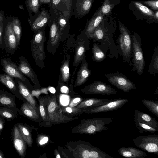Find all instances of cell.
Listing matches in <instances>:
<instances>
[{"mask_svg":"<svg viewBox=\"0 0 158 158\" xmlns=\"http://www.w3.org/2000/svg\"><path fill=\"white\" fill-rule=\"evenodd\" d=\"M69 158H114L91 143L82 140L67 143L66 149Z\"/></svg>","mask_w":158,"mask_h":158,"instance_id":"cell-1","label":"cell"},{"mask_svg":"<svg viewBox=\"0 0 158 158\" xmlns=\"http://www.w3.org/2000/svg\"><path fill=\"white\" fill-rule=\"evenodd\" d=\"M113 121L111 118H101L84 119L79 124L72 128L71 132L74 134H95L108 129L106 125Z\"/></svg>","mask_w":158,"mask_h":158,"instance_id":"cell-2","label":"cell"},{"mask_svg":"<svg viewBox=\"0 0 158 158\" xmlns=\"http://www.w3.org/2000/svg\"><path fill=\"white\" fill-rule=\"evenodd\" d=\"M118 25L120 34L116 41L118 54L122 57L124 62L132 66V45L129 31L120 21Z\"/></svg>","mask_w":158,"mask_h":158,"instance_id":"cell-3","label":"cell"},{"mask_svg":"<svg viewBox=\"0 0 158 158\" xmlns=\"http://www.w3.org/2000/svg\"><path fill=\"white\" fill-rule=\"evenodd\" d=\"M89 38L94 42H97L106 45L110 51L107 55L109 58H118L119 55L112 31H109L108 29H105L99 24Z\"/></svg>","mask_w":158,"mask_h":158,"instance_id":"cell-4","label":"cell"},{"mask_svg":"<svg viewBox=\"0 0 158 158\" xmlns=\"http://www.w3.org/2000/svg\"><path fill=\"white\" fill-rule=\"evenodd\" d=\"M47 108L48 118L52 126L66 123L78 119L77 117H69L63 114L59 104L57 102L55 94L48 97Z\"/></svg>","mask_w":158,"mask_h":158,"instance_id":"cell-5","label":"cell"},{"mask_svg":"<svg viewBox=\"0 0 158 158\" xmlns=\"http://www.w3.org/2000/svg\"><path fill=\"white\" fill-rule=\"evenodd\" d=\"M132 45V72L136 71L139 76L142 75L145 65V61L142 48L141 37L134 33L131 35Z\"/></svg>","mask_w":158,"mask_h":158,"instance_id":"cell-6","label":"cell"},{"mask_svg":"<svg viewBox=\"0 0 158 158\" xmlns=\"http://www.w3.org/2000/svg\"><path fill=\"white\" fill-rule=\"evenodd\" d=\"M133 143L143 150L158 155V135H140L133 139Z\"/></svg>","mask_w":158,"mask_h":158,"instance_id":"cell-7","label":"cell"},{"mask_svg":"<svg viewBox=\"0 0 158 158\" xmlns=\"http://www.w3.org/2000/svg\"><path fill=\"white\" fill-rule=\"evenodd\" d=\"M104 76L110 84L123 92H129L136 88L135 85L121 73H110Z\"/></svg>","mask_w":158,"mask_h":158,"instance_id":"cell-8","label":"cell"},{"mask_svg":"<svg viewBox=\"0 0 158 158\" xmlns=\"http://www.w3.org/2000/svg\"><path fill=\"white\" fill-rule=\"evenodd\" d=\"M43 27L36 31L37 32L32 40L31 51L35 61L43 62L45 57L44 50L45 35Z\"/></svg>","mask_w":158,"mask_h":158,"instance_id":"cell-9","label":"cell"},{"mask_svg":"<svg viewBox=\"0 0 158 158\" xmlns=\"http://www.w3.org/2000/svg\"><path fill=\"white\" fill-rule=\"evenodd\" d=\"M80 91L85 94L108 95L115 94L117 92L110 85L97 80L86 86Z\"/></svg>","mask_w":158,"mask_h":158,"instance_id":"cell-10","label":"cell"},{"mask_svg":"<svg viewBox=\"0 0 158 158\" xmlns=\"http://www.w3.org/2000/svg\"><path fill=\"white\" fill-rule=\"evenodd\" d=\"M128 102L125 98L115 99L102 105L83 109V112L93 114L112 111L121 108Z\"/></svg>","mask_w":158,"mask_h":158,"instance_id":"cell-11","label":"cell"},{"mask_svg":"<svg viewBox=\"0 0 158 158\" xmlns=\"http://www.w3.org/2000/svg\"><path fill=\"white\" fill-rule=\"evenodd\" d=\"M30 17L28 21L33 31L39 30L46 26L51 18V15L48 11L42 8L41 11L33 16L29 14Z\"/></svg>","mask_w":158,"mask_h":158,"instance_id":"cell-12","label":"cell"},{"mask_svg":"<svg viewBox=\"0 0 158 158\" xmlns=\"http://www.w3.org/2000/svg\"><path fill=\"white\" fill-rule=\"evenodd\" d=\"M73 0H51L49 5L53 10L70 17Z\"/></svg>","mask_w":158,"mask_h":158,"instance_id":"cell-13","label":"cell"},{"mask_svg":"<svg viewBox=\"0 0 158 158\" xmlns=\"http://www.w3.org/2000/svg\"><path fill=\"white\" fill-rule=\"evenodd\" d=\"M108 50V48L105 44L94 42L92 48L93 61L101 62L103 61L107 56Z\"/></svg>","mask_w":158,"mask_h":158,"instance_id":"cell-14","label":"cell"},{"mask_svg":"<svg viewBox=\"0 0 158 158\" xmlns=\"http://www.w3.org/2000/svg\"><path fill=\"white\" fill-rule=\"evenodd\" d=\"M91 74V71L88 68L87 61L85 60H83L77 73L74 87H77L83 85L86 81Z\"/></svg>","mask_w":158,"mask_h":158,"instance_id":"cell-15","label":"cell"},{"mask_svg":"<svg viewBox=\"0 0 158 158\" xmlns=\"http://www.w3.org/2000/svg\"><path fill=\"white\" fill-rule=\"evenodd\" d=\"M51 15V18L48 23L50 25V39L51 44L55 45L58 42L60 34L56 18L52 12Z\"/></svg>","mask_w":158,"mask_h":158,"instance_id":"cell-16","label":"cell"},{"mask_svg":"<svg viewBox=\"0 0 158 158\" xmlns=\"http://www.w3.org/2000/svg\"><path fill=\"white\" fill-rule=\"evenodd\" d=\"M26 143L18 128L15 126L13 129V144L16 150L21 156H23L25 153Z\"/></svg>","mask_w":158,"mask_h":158,"instance_id":"cell-17","label":"cell"},{"mask_svg":"<svg viewBox=\"0 0 158 158\" xmlns=\"http://www.w3.org/2000/svg\"><path fill=\"white\" fill-rule=\"evenodd\" d=\"M2 63L5 71L11 77L19 78L23 81L26 80L25 77L19 71L18 67L14 63L5 59L2 60Z\"/></svg>","mask_w":158,"mask_h":158,"instance_id":"cell-18","label":"cell"},{"mask_svg":"<svg viewBox=\"0 0 158 158\" xmlns=\"http://www.w3.org/2000/svg\"><path fill=\"white\" fill-rule=\"evenodd\" d=\"M113 100L107 98H89L81 102L76 107L82 109H85L104 105Z\"/></svg>","mask_w":158,"mask_h":158,"instance_id":"cell-19","label":"cell"},{"mask_svg":"<svg viewBox=\"0 0 158 158\" xmlns=\"http://www.w3.org/2000/svg\"><path fill=\"white\" fill-rule=\"evenodd\" d=\"M118 152L122 156L127 158H143L147 156L143 151L132 147H121Z\"/></svg>","mask_w":158,"mask_h":158,"instance_id":"cell-20","label":"cell"},{"mask_svg":"<svg viewBox=\"0 0 158 158\" xmlns=\"http://www.w3.org/2000/svg\"><path fill=\"white\" fill-rule=\"evenodd\" d=\"M4 40L6 47L9 49L13 50L16 47V40L12 28L11 21L9 22L6 27Z\"/></svg>","mask_w":158,"mask_h":158,"instance_id":"cell-21","label":"cell"},{"mask_svg":"<svg viewBox=\"0 0 158 158\" xmlns=\"http://www.w3.org/2000/svg\"><path fill=\"white\" fill-rule=\"evenodd\" d=\"M134 118L158 131V121L150 115L137 110L134 111Z\"/></svg>","mask_w":158,"mask_h":158,"instance_id":"cell-22","label":"cell"},{"mask_svg":"<svg viewBox=\"0 0 158 158\" xmlns=\"http://www.w3.org/2000/svg\"><path fill=\"white\" fill-rule=\"evenodd\" d=\"M39 111L45 127L52 126L48 114L47 104L48 97L43 96L39 99Z\"/></svg>","mask_w":158,"mask_h":158,"instance_id":"cell-23","label":"cell"},{"mask_svg":"<svg viewBox=\"0 0 158 158\" xmlns=\"http://www.w3.org/2000/svg\"><path fill=\"white\" fill-rule=\"evenodd\" d=\"M18 68L21 73L27 76L35 84H39L35 73L27 62L23 60L21 61Z\"/></svg>","mask_w":158,"mask_h":158,"instance_id":"cell-24","label":"cell"},{"mask_svg":"<svg viewBox=\"0 0 158 158\" xmlns=\"http://www.w3.org/2000/svg\"><path fill=\"white\" fill-rule=\"evenodd\" d=\"M18 87L19 92L22 96L39 113V111L35 101L31 95L26 87L21 81H18Z\"/></svg>","mask_w":158,"mask_h":158,"instance_id":"cell-25","label":"cell"},{"mask_svg":"<svg viewBox=\"0 0 158 158\" xmlns=\"http://www.w3.org/2000/svg\"><path fill=\"white\" fill-rule=\"evenodd\" d=\"M93 1V0H77L75 7L78 14L83 15L88 13L91 9Z\"/></svg>","mask_w":158,"mask_h":158,"instance_id":"cell-26","label":"cell"},{"mask_svg":"<svg viewBox=\"0 0 158 158\" xmlns=\"http://www.w3.org/2000/svg\"><path fill=\"white\" fill-rule=\"evenodd\" d=\"M103 15H93L88 25L85 34L89 38L93 34L95 29L99 25L103 18Z\"/></svg>","mask_w":158,"mask_h":158,"instance_id":"cell-27","label":"cell"},{"mask_svg":"<svg viewBox=\"0 0 158 158\" xmlns=\"http://www.w3.org/2000/svg\"><path fill=\"white\" fill-rule=\"evenodd\" d=\"M21 110L24 115L31 119L36 121L40 120L39 113L29 102L24 103L21 107Z\"/></svg>","mask_w":158,"mask_h":158,"instance_id":"cell-28","label":"cell"},{"mask_svg":"<svg viewBox=\"0 0 158 158\" xmlns=\"http://www.w3.org/2000/svg\"><path fill=\"white\" fill-rule=\"evenodd\" d=\"M85 42V41L82 42L81 43L79 44L77 47L74 59V66L77 65L80 62L85 60V53L86 51V47L84 45Z\"/></svg>","mask_w":158,"mask_h":158,"instance_id":"cell-29","label":"cell"},{"mask_svg":"<svg viewBox=\"0 0 158 158\" xmlns=\"http://www.w3.org/2000/svg\"><path fill=\"white\" fill-rule=\"evenodd\" d=\"M148 72L153 76L158 73V46H156L154 49L152 59L148 67Z\"/></svg>","mask_w":158,"mask_h":158,"instance_id":"cell-30","label":"cell"},{"mask_svg":"<svg viewBox=\"0 0 158 158\" xmlns=\"http://www.w3.org/2000/svg\"><path fill=\"white\" fill-rule=\"evenodd\" d=\"M60 109L63 114L67 116L72 117L77 116L82 114L83 109L78 108L76 106L71 107L69 106H64L59 104Z\"/></svg>","mask_w":158,"mask_h":158,"instance_id":"cell-31","label":"cell"},{"mask_svg":"<svg viewBox=\"0 0 158 158\" xmlns=\"http://www.w3.org/2000/svg\"><path fill=\"white\" fill-rule=\"evenodd\" d=\"M12 22V28L15 33L17 45H19L21 33V26L19 19L17 17H13Z\"/></svg>","mask_w":158,"mask_h":158,"instance_id":"cell-32","label":"cell"},{"mask_svg":"<svg viewBox=\"0 0 158 158\" xmlns=\"http://www.w3.org/2000/svg\"><path fill=\"white\" fill-rule=\"evenodd\" d=\"M18 128L26 143L29 147H31L32 145L33 141L29 130L25 126L20 124L18 125Z\"/></svg>","mask_w":158,"mask_h":158,"instance_id":"cell-33","label":"cell"},{"mask_svg":"<svg viewBox=\"0 0 158 158\" xmlns=\"http://www.w3.org/2000/svg\"><path fill=\"white\" fill-rule=\"evenodd\" d=\"M134 120L135 126L139 130L138 132L140 134H143L144 132L154 133L158 131L156 129L138 121L135 118H134Z\"/></svg>","mask_w":158,"mask_h":158,"instance_id":"cell-34","label":"cell"},{"mask_svg":"<svg viewBox=\"0 0 158 158\" xmlns=\"http://www.w3.org/2000/svg\"><path fill=\"white\" fill-rule=\"evenodd\" d=\"M113 5L110 0H104L103 3L100 8L94 14V15H102L108 14L113 8Z\"/></svg>","mask_w":158,"mask_h":158,"instance_id":"cell-35","label":"cell"},{"mask_svg":"<svg viewBox=\"0 0 158 158\" xmlns=\"http://www.w3.org/2000/svg\"><path fill=\"white\" fill-rule=\"evenodd\" d=\"M26 7L29 14L32 13L35 14L38 13L40 6V0H26Z\"/></svg>","mask_w":158,"mask_h":158,"instance_id":"cell-36","label":"cell"},{"mask_svg":"<svg viewBox=\"0 0 158 158\" xmlns=\"http://www.w3.org/2000/svg\"><path fill=\"white\" fill-rule=\"evenodd\" d=\"M141 102L150 112L158 117V103L157 99L155 101L143 99Z\"/></svg>","mask_w":158,"mask_h":158,"instance_id":"cell-37","label":"cell"},{"mask_svg":"<svg viewBox=\"0 0 158 158\" xmlns=\"http://www.w3.org/2000/svg\"><path fill=\"white\" fill-rule=\"evenodd\" d=\"M69 58H67L60 68L61 78L62 81L65 83H67L68 82L70 76L69 67Z\"/></svg>","mask_w":158,"mask_h":158,"instance_id":"cell-38","label":"cell"},{"mask_svg":"<svg viewBox=\"0 0 158 158\" xmlns=\"http://www.w3.org/2000/svg\"><path fill=\"white\" fill-rule=\"evenodd\" d=\"M0 82L10 89L14 90L16 89L14 82L8 75L0 74Z\"/></svg>","mask_w":158,"mask_h":158,"instance_id":"cell-39","label":"cell"},{"mask_svg":"<svg viewBox=\"0 0 158 158\" xmlns=\"http://www.w3.org/2000/svg\"><path fill=\"white\" fill-rule=\"evenodd\" d=\"M135 7L144 15L151 18H154V13L141 3L137 2H133Z\"/></svg>","mask_w":158,"mask_h":158,"instance_id":"cell-40","label":"cell"},{"mask_svg":"<svg viewBox=\"0 0 158 158\" xmlns=\"http://www.w3.org/2000/svg\"><path fill=\"white\" fill-rule=\"evenodd\" d=\"M0 102L3 105L9 107L15 106V103L12 99L4 94L0 95Z\"/></svg>","mask_w":158,"mask_h":158,"instance_id":"cell-41","label":"cell"},{"mask_svg":"<svg viewBox=\"0 0 158 158\" xmlns=\"http://www.w3.org/2000/svg\"><path fill=\"white\" fill-rule=\"evenodd\" d=\"M143 3L149 6L154 10H158V0H150L141 1Z\"/></svg>","mask_w":158,"mask_h":158,"instance_id":"cell-42","label":"cell"},{"mask_svg":"<svg viewBox=\"0 0 158 158\" xmlns=\"http://www.w3.org/2000/svg\"><path fill=\"white\" fill-rule=\"evenodd\" d=\"M0 115L6 118H11L14 116V114L10 111L4 108H0Z\"/></svg>","mask_w":158,"mask_h":158,"instance_id":"cell-43","label":"cell"},{"mask_svg":"<svg viewBox=\"0 0 158 158\" xmlns=\"http://www.w3.org/2000/svg\"><path fill=\"white\" fill-rule=\"evenodd\" d=\"M82 100V99L79 98L73 99L70 102L69 106L71 107H75L81 102Z\"/></svg>","mask_w":158,"mask_h":158,"instance_id":"cell-44","label":"cell"},{"mask_svg":"<svg viewBox=\"0 0 158 158\" xmlns=\"http://www.w3.org/2000/svg\"><path fill=\"white\" fill-rule=\"evenodd\" d=\"M58 151L60 152V154L63 156V157L64 158H69L68 154L65 150L63 149L61 147L59 146H58Z\"/></svg>","mask_w":158,"mask_h":158,"instance_id":"cell-45","label":"cell"},{"mask_svg":"<svg viewBox=\"0 0 158 158\" xmlns=\"http://www.w3.org/2000/svg\"><path fill=\"white\" fill-rule=\"evenodd\" d=\"M3 28V21L0 22V45L2 43V35Z\"/></svg>","mask_w":158,"mask_h":158,"instance_id":"cell-46","label":"cell"},{"mask_svg":"<svg viewBox=\"0 0 158 158\" xmlns=\"http://www.w3.org/2000/svg\"><path fill=\"white\" fill-rule=\"evenodd\" d=\"M54 152L56 158H62V157L61 156L58 150L57 149H55L54 150Z\"/></svg>","mask_w":158,"mask_h":158,"instance_id":"cell-47","label":"cell"},{"mask_svg":"<svg viewBox=\"0 0 158 158\" xmlns=\"http://www.w3.org/2000/svg\"><path fill=\"white\" fill-rule=\"evenodd\" d=\"M51 0H40V4L49 3Z\"/></svg>","mask_w":158,"mask_h":158,"instance_id":"cell-48","label":"cell"},{"mask_svg":"<svg viewBox=\"0 0 158 158\" xmlns=\"http://www.w3.org/2000/svg\"><path fill=\"white\" fill-rule=\"evenodd\" d=\"M4 12L2 10L0 11V22L3 20Z\"/></svg>","mask_w":158,"mask_h":158,"instance_id":"cell-49","label":"cell"},{"mask_svg":"<svg viewBox=\"0 0 158 158\" xmlns=\"http://www.w3.org/2000/svg\"><path fill=\"white\" fill-rule=\"evenodd\" d=\"M4 123L3 122L0 118V130H2L3 127Z\"/></svg>","mask_w":158,"mask_h":158,"instance_id":"cell-50","label":"cell"},{"mask_svg":"<svg viewBox=\"0 0 158 158\" xmlns=\"http://www.w3.org/2000/svg\"><path fill=\"white\" fill-rule=\"evenodd\" d=\"M154 18L156 20H158V11L156 10L155 13H154Z\"/></svg>","mask_w":158,"mask_h":158,"instance_id":"cell-51","label":"cell"},{"mask_svg":"<svg viewBox=\"0 0 158 158\" xmlns=\"http://www.w3.org/2000/svg\"><path fill=\"white\" fill-rule=\"evenodd\" d=\"M4 158V155L2 152L0 151V158Z\"/></svg>","mask_w":158,"mask_h":158,"instance_id":"cell-52","label":"cell"},{"mask_svg":"<svg viewBox=\"0 0 158 158\" xmlns=\"http://www.w3.org/2000/svg\"><path fill=\"white\" fill-rule=\"evenodd\" d=\"M158 86L157 87L156 90L155 91V92L154 93V94L158 95Z\"/></svg>","mask_w":158,"mask_h":158,"instance_id":"cell-53","label":"cell"},{"mask_svg":"<svg viewBox=\"0 0 158 158\" xmlns=\"http://www.w3.org/2000/svg\"><path fill=\"white\" fill-rule=\"evenodd\" d=\"M19 7L20 9L22 10H24V7L23 5H20L19 6Z\"/></svg>","mask_w":158,"mask_h":158,"instance_id":"cell-54","label":"cell"}]
</instances>
